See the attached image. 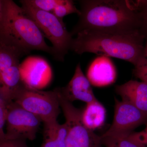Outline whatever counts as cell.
Here are the masks:
<instances>
[{"label": "cell", "instance_id": "1", "mask_svg": "<svg viewBox=\"0 0 147 147\" xmlns=\"http://www.w3.org/2000/svg\"><path fill=\"white\" fill-rule=\"evenodd\" d=\"M73 38L70 50L79 55L92 53L117 58L135 67L147 63L144 36L139 30L124 32L83 30Z\"/></svg>", "mask_w": 147, "mask_h": 147}, {"label": "cell", "instance_id": "2", "mask_svg": "<svg viewBox=\"0 0 147 147\" xmlns=\"http://www.w3.org/2000/svg\"><path fill=\"white\" fill-rule=\"evenodd\" d=\"M79 2L81 13L78 23L70 32L72 36L83 30L124 32L140 31L139 11L132 1L83 0Z\"/></svg>", "mask_w": 147, "mask_h": 147}, {"label": "cell", "instance_id": "3", "mask_svg": "<svg viewBox=\"0 0 147 147\" xmlns=\"http://www.w3.org/2000/svg\"><path fill=\"white\" fill-rule=\"evenodd\" d=\"M0 35L28 53L40 50L55 57L54 49L45 42V37L35 22L13 1L5 0Z\"/></svg>", "mask_w": 147, "mask_h": 147}, {"label": "cell", "instance_id": "4", "mask_svg": "<svg viewBox=\"0 0 147 147\" xmlns=\"http://www.w3.org/2000/svg\"><path fill=\"white\" fill-rule=\"evenodd\" d=\"M28 53L0 35V92L9 101H13L24 85L20 60Z\"/></svg>", "mask_w": 147, "mask_h": 147}, {"label": "cell", "instance_id": "5", "mask_svg": "<svg viewBox=\"0 0 147 147\" xmlns=\"http://www.w3.org/2000/svg\"><path fill=\"white\" fill-rule=\"evenodd\" d=\"M26 13L35 22L44 37L53 45L55 57L63 61L65 56L70 50L73 38L67 31L63 20L58 18L52 12L33 8L21 4Z\"/></svg>", "mask_w": 147, "mask_h": 147}, {"label": "cell", "instance_id": "6", "mask_svg": "<svg viewBox=\"0 0 147 147\" xmlns=\"http://www.w3.org/2000/svg\"><path fill=\"white\" fill-rule=\"evenodd\" d=\"M13 101L38 117L45 125L57 122L60 112L57 88L44 91L30 88L24 84Z\"/></svg>", "mask_w": 147, "mask_h": 147}, {"label": "cell", "instance_id": "7", "mask_svg": "<svg viewBox=\"0 0 147 147\" xmlns=\"http://www.w3.org/2000/svg\"><path fill=\"white\" fill-rule=\"evenodd\" d=\"M60 107L68 127L65 147H101V137L85 126L82 119L83 110L75 108L66 100L57 88Z\"/></svg>", "mask_w": 147, "mask_h": 147}, {"label": "cell", "instance_id": "8", "mask_svg": "<svg viewBox=\"0 0 147 147\" xmlns=\"http://www.w3.org/2000/svg\"><path fill=\"white\" fill-rule=\"evenodd\" d=\"M41 121L38 117L12 101L7 106L6 137L33 141Z\"/></svg>", "mask_w": 147, "mask_h": 147}, {"label": "cell", "instance_id": "9", "mask_svg": "<svg viewBox=\"0 0 147 147\" xmlns=\"http://www.w3.org/2000/svg\"><path fill=\"white\" fill-rule=\"evenodd\" d=\"M147 123V114L125 100L115 99L114 119L111 126L101 136L115 137L127 135L137 127Z\"/></svg>", "mask_w": 147, "mask_h": 147}, {"label": "cell", "instance_id": "10", "mask_svg": "<svg viewBox=\"0 0 147 147\" xmlns=\"http://www.w3.org/2000/svg\"><path fill=\"white\" fill-rule=\"evenodd\" d=\"M21 80L30 88L40 90L49 85L52 72L47 62L42 58L31 57L20 66Z\"/></svg>", "mask_w": 147, "mask_h": 147}, {"label": "cell", "instance_id": "11", "mask_svg": "<svg viewBox=\"0 0 147 147\" xmlns=\"http://www.w3.org/2000/svg\"><path fill=\"white\" fill-rule=\"evenodd\" d=\"M59 89L62 95L71 102L78 100L87 104L98 100L93 92L91 84L82 71L80 63L76 65L73 77L68 84Z\"/></svg>", "mask_w": 147, "mask_h": 147}, {"label": "cell", "instance_id": "12", "mask_svg": "<svg viewBox=\"0 0 147 147\" xmlns=\"http://www.w3.org/2000/svg\"><path fill=\"white\" fill-rule=\"evenodd\" d=\"M117 72L115 65L109 57L99 56L90 65L87 78L91 85L97 87L110 86L115 81Z\"/></svg>", "mask_w": 147, "mask_h": 147}, {"label": "cell", "instance_id": "13", "mask_svg": "<svg viewBox=\"0 0 147 147\" xmlns=\"http://www.w3.org/2000/svg\"><path fill=\"white\" fill-rule=\"evenodd\" d=\"M115 91L121 97L122 100L129 102L147 114V83L130 80L116 86Z\"/></svg>", "mask_w": 147, "mask_h": 147}, {"label": "cell", "instance_id": "14", "mask_svg": "<svg viewBox=\"0 0 147 147\" xmlns=\"http://www.w3.org/2000/svg\"><path fill=\"white\" fill-rule=\"evenodd\" d=\"M106 117V109L98 100L87 103L82 111L83 123L86 127L93 131L103 126Z\"/></svg>", "mask_w": 147, "mask_h": 147}, {"label": "cell", "instance_id": "15", "mask_svg": "<svg viewBox=\"0 0 147 147\" xmlns=\"http://www.w3.org/2000/svg\"><path fill=\"white\" fill-rule=\"evenodd\" d=\"M100 137L102 145L105 147H142L131 134L118 137Z\"/></svg>", "mask_w": 147, "mask_h": 147}, {"label": "cell", "instance_id": "16", "mask_svg": "<svg viewBox=\"0 0 147 147\" xmlns=\"http://www.w3.org/2000/svg\"><path fill=\"white\" fill-rule=\"evenodd\" d=\"M52 13L58 18L63 20L64 17L71 13H77L79 16L81 11L76 7L73 1L62 0L61 2L55 7Z\"/></svg>", "mask_w": 147, "mask_h": 147}, {"label": "cell", "instance_id": "17", "mask_svg": "<svg viewBox=\"0 0 147 147\" xmlns=\"http://www.w3.org/2000/svg\"><path fill=\"white\" fill-rule=\"evenodd\" d=\"M61 1L62 0H23L20 2L36 9L52 12Z\"/></svg>", "mask_w": 147, "mask_h": 147}, {"label": "cell", "instance_id": "18", "mask_svg": "<svg viewBox=\"0 0 147 147\" xmlns=\"http://www.w3.org/2000/svg\"><path fill=\"white\" fill-rule=\"evenodd\" d=\"M57 122L45 125V139L41 147H59L56 136Z\"/></svg>", "mask_w": 147, "mask_h": 147}, {"label": "cell", "instance_id": "19", "mask_svg": "<svg viewBox=\"0 0 147 147\" xmlns=\"http://www.w3.org/2000/svg\"><path fill=\"white\" fill-rule=\"evenodd\" d=\"M10 102L0 92V139H4L6 137L3 128L6 123L7 106Z\"/></svg>", "mask_w": 147, "mask_h": 147}, {"label": "cell", "instance_id": "20", "mask_svg": "<svg viewBox=\"0 0 147 147\" xmlns=\"http://www.w3.org/2000/svg\"><path fill=\"white\" fill-rule=\"evenodd\" d=\"M68 127L65 122L63 124L58 123L56 129V136L59 147H65L68 134Z\"/></svg>", "mask_w": 147, "mask_h": 147}, {"label": "cell", "instance_id": "21", "mask_svg": "<svg viewBox=\"0 0 147 147\" xmlns=\"http://www.w3.org/2000/svg\"><path fill=\"white\" fill-rule=\"evenodd\" d=\"M140 18V31L147 38V1H144L139 9Z\"/></svg>", "mask_w": 147, "mask_h": 147}, {"label": "cell", "instance_id": "22", "mask_svg": "<svg viewBox=\"0 0 147 147\" xmlns=\"http://www.w3.org/2000/svg\"><path fill=\"white\" fill-rule=\"evenodd\" d=\"M0 147H28L26 140L20 139H9L7 137L0 139Z\"/></svg>", "mask_w": 147, "mask_h": 147}, {"label": "cell", "instance_id": "23", "mask_svg": "<svg viewBox=\"0 0 147 147\" xmlns=\"http://www.w3.org/2000/svg\"><path fill=\"white\" fill-rule=\"evenodd\" d=\"M131 135L142 147H147V124L146 128L141 131L132 132Z\"/></svg>", "mask_w": 147, "mask_h": 147}, {"label": "cell", "instance_id": "24", "mask_svg": "<svg viewBox=\"0 0 147 147\" xmlns=\"http://www.w3.org/2000/svg\"><path fill=\"white\" fill-rule=\"evenodd\" d=\"M133 73L134 76L142 82L147 83V63L141 66L135 67Z\"/></svg>", "mask_w": 147, "mask_h": 147}, {"label": "cell", "instance_id": "25", "mask_svg": "<svg viewBox=\"0 0 147 147\" xmlns=\"http://www.w3.org/2000/svg\"><path fill=\"white\" fill-rule=\"evenodd\" d=\"M5 7V0H0V27L4 16Z\"/></svg>", "mask_w": 147, "mask_h": 147}, {"label": "cell", "instance_id": "26", "mask_svg": "<svg viewBox=\"0 0 147 147\" xmlns=\"http://www.w3.org/2000/svg\"><path fill=\"white\" fill-rule=\"evenodd\" d=\"M146 53H147V47H146Z\"/></svg>", "mask_w": 147, "mask_h": 147}]
</instances>
